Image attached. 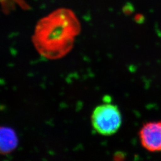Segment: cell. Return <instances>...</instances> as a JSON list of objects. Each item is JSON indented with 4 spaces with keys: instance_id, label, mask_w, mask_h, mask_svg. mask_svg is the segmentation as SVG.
Returning <instances> with one entry per match:
<instances>
[{
    "instance_id": "obj_1",
    "label": "cell",
    "mask_w": 161,
    "mask_h": 161,
    "mask_svg": "<svg viewBox=\"0 0 161 161\" xmlns=\"http://www.w3.org/2000/svg\"><path fill=\"white\" fill-rule=\"evenodd\" d=\"M78 28L75 16L62 10L41 22L36 31L35 42L44 55L58 58L72 46Z\"/></svg>"
},
{
    "instance_id": "obj_2",
    "label": "cell",
    "mask_w": 161,
    "mask_h": 161,
    "mask_svg": "<svg viewBox=\"0 0 161 161\" xmlns=\"http://www.w3.org/2000/svg\"><path fill=\"white\" fill-rule=\"evenodd\" d=\"M92 124L100 135L109 136L115 134L122 124V115L117 106L104 103L97 106L92 115Z\"/></svg>"
},
{
    "instance_id": "obj_3",
    "label": "cell",
    "mask_w": 161,
    "mask_h": 161,
    "mask_svg": "<svg viewBox=\"0 0 161 161\" xmlns=\"http://www.w3.org/2000/svg\"><path fill=\"white\" fill-rule=\"evenodd\" d=\"M142 146L150 152L161 151V121L145 123L139 131Z\"/></svg>"
}]
</instances>
